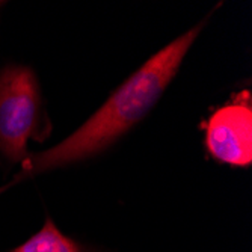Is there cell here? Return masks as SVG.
<instances>
[{"instance_id": "2", "label": "cell", "mask_w": 252, "mask_h": 252, "mask_svg": "<svg viewBox=\"0 0 252 252\" xmlns=\"http://www.w3.org/2000/svg\"><path fill=\"white\" fill-rule=\"evenodd\" d=\"M52 126L44 115L39 82L26 65L0 71V154L11 163L31 156V139L44 141Z\"/></svg>"}, {"instance_id": "1", "label": "cell", "mask_w": 252, "mask_h": 252, "mask_svg": "<svg viewBox=\"0 0 252 252\" xmlns=\"http://www.w3.org/2000/svg\"><path fill=\"white\" fill-rule=\"evenodd\" d=\"M205 23L207 20H202L154 53L63 141L39 154H31L21 165L20 178L80 163L126 136L163 95Z\"/></svg>"}, {"instance_id": "3", "label": "cell", "mask_w": 252, "mask_h": 252, "mask_svg": "<svg viewBox=\"0 0 252 252\" xmlns=\"http://www.w3.org/2000/svg\"><path fill=\"white\" fill-rule=\"evenodd\" d=\"M205 145L219 162L233 166L252 163V95L242 91L209 118Z\"/></svg>"}, {"instance_id": "5", "label": "cell", "mask_w": 252, "mask_h": 252, "mask_svg": "<svg viewBox=\"0 0 252 252\" xmlns=\"http://www.w3.org/2000/svg\"><path fill=\"white\" fill-rule=\"evenodd\" d=\"M2 6H3V2H0V9H2Z\"/></svg>"}, {"instance_id": "4", "label": "cell", "mask_w": 252, "mask_h": 252, "mask_svg": "<svg viewBox=\"0 0 252 252\" xmlns=\"http://www.w3.org/2000/svg\"><path fill=\"white\" fill-rule=\"evenodd\" d=\"M11 252H94L71 237L61 233L55 222L47 218L44 226L26 243L20 245Z\"/></svg>"}]
</instances>
